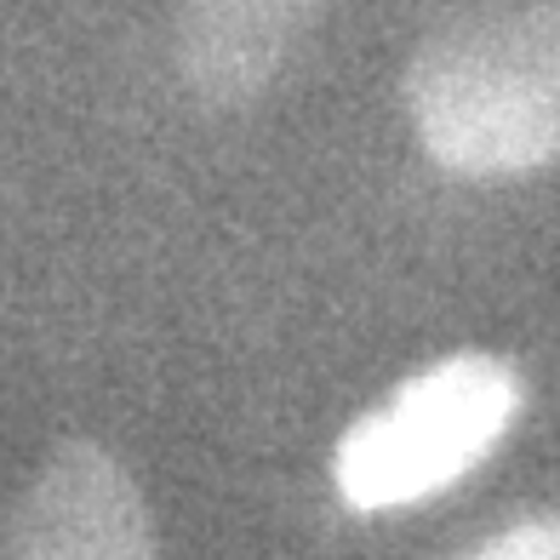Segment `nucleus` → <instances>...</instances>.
<instances>
[{
	"label": "nucleus",
	"mask_w": 560,
	"mask_h": 560,
	"mask_svg": "<svg viewBox=\"0 0 560 560\" xmlns=\"http://www.w3.org/2000/svg\"><path fill=\"white\" fill-rule=\"evenodd\" d=\"M406 120L452 177H526L560 161V0L446 18L406 63Z\"/></svg>",
	"instance_id": "1"
},
{
	"label": "nucleus",
	"mask_w": 560,
	"mask_h": 560,
	"mask_svg": "<svg viewBox=\"0 0 560 560\" xmlns=\"http://www.w3.org/2000/svg\"><path fill=\"white\" fill-rule=\"evenodd\" d=\"M526 406L515 361L457 349L361 412L332 446V487L349 515H389L452 492L503 446Z\"/></svg>",
	"instance_id": "2"
},
{
	"label": "nucleus",
	"mask_w": 560,
	"mask_h": 560,
	"mask_svg": "<svg viewBox=\"0 0 560 560\" xmlns=\"http://www.w3.org/2000/svg\"><path fill=\"white\" fill-rule=\"evenodd\" d=\"M0 560H161L138 475L104 441H58L18 498Z\"/></svg>",
	"instance_id": "3"
},
{
	"label": "nucleus",
	"mask_w": 560,
	"mask_h": 560,
	"mask_svg": "<svg viewBox=\"0 0 560 560\" xmlns=\"http://www.w3.org/2000/svg\"><path fill=\"white\" fill-rule=\"evenodd\" d=\"M326 0H177V74L207 109H246L275 86Z\"/></svg>",
	"instance_id": "4"
},
{
	"label": "nucleus",
	"mask_w": 560,
	"mask_h": 560,
	"mask_svg": "<svg viewBox=\"0 0 560 560\" xmlns=\"http://www.w3.org/2000/svg\"><path fill=\"white\" fill-rule=\"evenodd\" d=\"M457 560H560V515L555 509H538V515H521L498 526L487 544H475Z\"/></svg>",
	"instance_id": "5"
}]
</instances>
